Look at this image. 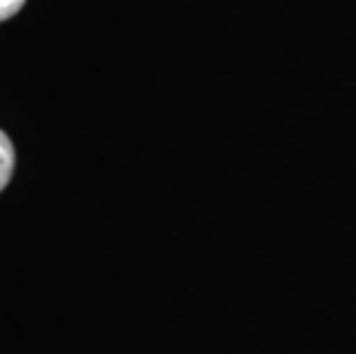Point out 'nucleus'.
<instances>
[{
	"label": "nucleus",
	"mask_w": 356,
	"mask_h": 354,
	"mask_svg": "<svg viewBox=\"0 0 356 354\" xmlns=\"http://www.w3.org/2000/svg\"><path fill=\"white\" fill-rule=\"evenodd\" d=\"M14 172V145L10 136L0 129V191L10 184Z\"/></svg>",
	"instance_id": "obj_1"
},
{
	"label": "nucleus",
	"mask_w": 356,
	"mask_h": 354,
	"mask_svg": "<svg viewBox=\"0 0 356 354\" xmlns=\"http://www.w3.org/2000/svg\"><path fill=\"white\" fill-rule=\"evenodd\" d=\"M24 5H26V0H0V21L12 19Z\"/></svg>",
	"instance_id": "obj_2"
}]
</instances>
